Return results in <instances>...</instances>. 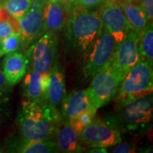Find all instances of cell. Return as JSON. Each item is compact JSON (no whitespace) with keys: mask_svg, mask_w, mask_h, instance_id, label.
I'll return each instance as SVG.
<instances>
[{"mask_svg":"<svg viewBox=\"0 0 153 153\" xmlns=\"http://www.w3.org/2000/svg\"><path fill=\"white\" fill-rule=\"evenodd\" d=\"M62 123L60 112L46 101H23L17 116L21 140L24 141L51 140Z\"/></svg>","mask_w":153,"mask_h":153,"instance_id":"obj_1","label":"cell"},{"mask_svg":"<svg viewBox=\"0 0 153 153\" xmlns=\"http://www.w3.org/2000/svg\"><path fill=\"white\" fill-rule=\"evenodd\" d=\"M104 27L97 11L73 8L68 11L65 25V48L74 57H85Z\"/></svg>","mask_w":153,"mask_h":153,"instance_id":"obj_2","label":"cell"},{"mask_svg":"<svg viewBox=\"0 0 153 153\" xmlns=\"http://www.w3.org/2000/svg\"><path fill=\"white\" fill-rule=\"evenodd\" d=\"M152 88V67L140 59L120 82L114 98L116 108L119 110L132 101L151 94Z\"/></svg>","mask_w":153,"mask_h":153,"instance_id":"obj_3","label":"cell"},{"mask_svg":"<svg viewBox=\"0 0 153 153\" xmlns=\"http://www.w3.org/2000/svg\"><path fill=\"white\" fill-rule=\"evenodd\" d=\"M116 116L106 123L121 131H140L150 126L152 120V94L133 100L121 108Z\"/></svg>","mask_w":153,"mask_h":153,"instance_id":"obj_4","label":"cell"},{"mask_svg":"<svg viewBox=\"0 0 153 153\" xmlns=\"http://www.w3.org/2000/svg\"><path fill=\"white\" fill-rule=\"evenodd\" d=\"M123 78L114 70L110 62L95 74L87 91L96 109L107 104L115 98Z\"/></svg>","mask_w":153,"mask_h":153,"instance_id":"obj_5","label":"cell"},{"mask_svg":"<svg viewBox=\"0 0 153 153\" xmlns=\"http://www.w3.org/2000/svg\"><path fill=\"white\" fill-rule=\"evenodd\" d=\"M58 41L56 33L45 32L30 45L27 52L28 65L39 73H48L57 62Z\"/></svg>","mask_w":153,"mask_h":153,"instance_id":"obj_6","label":"cell"},{"mask_svg":"<svg viewBox=\"0 0 153 153\" xmlns=\"http://www.w3.org/2000/svg\"><path fill=\"white\" fill-rule=\"evenodd\" d=\"M117 43L112 36L103 27L89 52L85 56L82 74L86 79H91L101 68L110 62Z\"/></svg>","mask_w":153,"mask_h":153,"instance_id":"obj_7","label":"cell"},{"mask_svg":"<svg viewBox=\"0 0 153 153\" xmlns=\"http://www.w3.org/2000/svg\"><path fill=\"white\" fill-rule=\"evenodd\" d=\"M79 140L89 148H108L122 141L120 132L96 116L92 121L80 132Z\"/></svg>","mask_w":153,"mask_h":153,"instance_id":"obj_8","label":"cell"},{"mask_svg":"<svg viewBox=\"0 0 153 153\" xmlns=\"http://www.w3.org/2000/svg\"><path fill=\"white\" fill-rule=\"evenodd\" d=\"M139 60L138 36L133 30H130L125 38L116 46L110 64L124 77Z\"/></svg>","mask_w":153,"mask_h":153,"instance_id":"obj_9","label":"cell"},{"mask_svg":"<svg viewBox=\"0 0 153 153\" xmlns=\"http://www.w3.org/2000/svg\"><path fill=\"white\" fill-rule=\"evenodd\" d=\"M99 13L103 26L118 45L131 30L120 5L115 0H108Z\"/></svg>","mask_w":153,"mask_h":153,"instance_id":"obj_10","label":"cell"},{"mask_svg":"<svg viewBox=\"0 0 153 153\" xmlns=\"http://www.w3.org/2000/svg\"><path fill=\"white\" fill-rule=\"evenodd\" d=\"M43 6L31 3L28 12L18 19L22 48L29 46L43 33Z\"/></svg>","mask_w":153,"mask_h":153,"instance_id":"obj_11","label":"cell"},{"mask_svg":"<svg viewBox=\"0 0 153 153\" xmlns=\"http://www.w3.org/2000/svg\"><path fill=\"white\" fill-rule=\"evenodd\" d=\"M60 106L61 118L63 122L67 123L71 122L83 112L96 109L87 89L75 90L68 94L65 97Z\"/></svg>","mask_w":153,"mask_h":153,"instance_id":"obj_12","label":"cell"},{"mask_svg":"<svg viewBox=\"0 0 153 153\" xmlns=\"http://www.w3.org/2000/svg\"><path fill=\"white\" fill-rule=\"evenodd\" d=\"M24 77L22 90L25 100L46 101L48 73L42 74L31 70Z\"/></svg>","mask_w":153,"mask_h":153,"instance_id":"obj_13","label":"cell"},{"mask_svg":"<svg viewBox=\"0 0 153 153\" xmlns=\"http://www.w3.org/2000/svg\"><path fill=\"white\" fill-rule=\"evenodd\" d=\"M66 96L65 79L62 69L56 62L48 72L46 101L55 109L59 110Z\"/></svg>","mask_w":153,"mask_h":153,"instance_id":"obj_14","label":"cell"},{"mask_svg":"<svg viewBox=\"0 0 153 153\" xmlns=\"http://www.w3.org/2000/svg\"><path fill=\"white\" fill-rule=\"evenodd\" d=\"M68 11L63 3L48 1L43 10V33L56 32L64 28Z\"/></svg>","mask_w":153,"mask_h":153,"instance_id":"obj_15","label":"cell"},{"mask_svg":"<svg viewBox=\"0 0 153 153\" xmlns=\"http://www.w3.org/2000/svg\"><path fill=\"white\" fill-rule=\"evenodd\" d=\"M28 60L23 53L13 52L6 55L3 61V73L11 86L16 85L27 72Z\"/></svg>","mask_w":153,"mask_h":153,"instance_id":"obj_16","label":"cell"},{"mask_svg":"<svg viewBox=\"0 0 153 153\" xmlns=\"http://www.w3.org/2000/svg\"><path fill=\"white\" fill-rule=\"evenodd\" d=\"M57 152L65 153L82 152L85 150L79 140V135L70 123L63 122L54 136Z\"/></svg>","mask_w":153,"mask_h":153,"instance_id":"obj_17","label":"cell"},{"mask_svg":"<svg viewBox=\"0 0 153 153\" xmlns=\"http://www.w3.org/2000/svg\"><path fill=\"white\" fill-rule=\"evenodd\" d=\"M127 20L130 28L140 36L148 22L140 5L134 3H118Z\"/></svg>","mask_w":153,"mask_h":153,"instance_id":"obj_18","label":"cell"},{"mask_svg":"<svg viewBox=\"0 0 153 153\" xmlns=\"http://www.w3.org/2000/svg\"><path fill=\"white\" fill-rule=\"evenodd\" d=\"M13 152L21 153H52L56 152L55 141L51 140L38 141H24L21 140L13 145Z\"/></svg>","mask_w":153,"mask_h":153,"instance_id":"obj_19","label":"cell"},{"mask_svg":"<svg viewBox=\"0 0 153 153\" xmlns=\"http://www.w3.org/2000/svg\"><path fill=\"white\" fill-rule=\"evenodd\" d=\"M138 49L140 59L145 60L153 66V26L148 23L145 30L138 36Z\"/></svg>","mask_w":153,"mask_h":153,"instance_id":"obj_20","label":"cell"},{"mask_svg":"<svg viewBox=\"0 0 153 153\" xmlns=\"http://www.w3.org/2000/svg\"><path fill=\"white\" fill-rule=\"evenodd\" d=\"M20 25L18 19L11 16L3 7H0V38L20 34Z\"/></svg>","mask_w":153,"mask_h":153,"instance_id":"obj_21","label":"cell"},{"mask_svg":"<svg viewBox=\"0 0 153 153\" xmlns=\"http://www.w3.org/2000/svg\"><path fill=\"white\" fill-rule=\"evenodd\" d=\"M31 3L30 0H4L2 7L11 16L19 19L28 12Z\"/></svg>","mask_w":153,"mask_h":153,"instance_id":"obj_22","label":"cell"},{"mask_svg":"<svg viewBox=\"0 0 153 153\" xmlns=\"http://www.w3.org/2000/svg\"><path fill=\"white\" fill-rule=\"evenodd\" d=\"M22 46L20 34H11L1 39L0 43V57L8 53L16 52Z\"/></svg>","mask_w":153,"mask_h":153,"instance_id":"obj_23","label":"cell"},{"mask_svg":"<svg viewBox=\"0 0 153 153\" xmlns=\"http://www.w3.org/2000/svg\"><path fill=\"white\" fill-rule=\"evenodd\" d=\"M96 109H91L87 111L83 112L77 117L72 120L70 123L72 126L76 133L79 135L80 132L83 130L86 126H87L96 117Z\"/></svg>","mask_w":153,"mask_h":153,"instance_id":"obj_24","label":"cell"},{"mask_svg":"<svg viewBox=\"0 0 153 153\" xmlns=\"http://www.w3.org/2000/svg\"><path fill=\"white\" fill-rule=\"evenodd\" d=\"M108 0H70L65 4L68 11L73 8L90 9L102 7Z\"/></svg>","mask_w":153,"mask_h":153,"instance_id":"obj_25","label":"cell"},{"mask_svg":"<svg viewBox=\"0 0 153 153\" xmlns=\"http://www.w3.org/2000/svg\"><path fill=\"white\" fill-rule=\"evenodd\" d=\"M140 7L144 11L148 23H152L153 18V0H143Z\"/></svg>","mask_w":153,"mask_h":153,"instance_id":"obj_26","label":"cell"},{"mask_svg":"<svg viewBox=\"0 0 153 153\" xmlns=\"http://www.w3.org/2000/svg\"><path fill=\"white\" fill-rule=\"evenodd\" d=\"M118 145L114 149L112 152L114 153H130L135 152V149L133 145L129 144L128 143H119Z\"/></svg>","mask_w":153,"mask_h":153,"instance_id":"obj_27","label":"cell"},{"mask_svg":"<svg viewBox=\"0 0 153 153\" xmlns=\"http://www.w3.org/2000/svg\"><path fill=\"white\" fill-rule=\"evenodd\" d=\"M11 86L6 79L3 72L0 70V98L7 94L9 90V87Z\"/></svg>","mask_w":153,"mask_h":153,"instance_id":"obj_28","label":"cell"},{"mask_svg":"<svg viewBox=\"0 0 153 153\" xmlns=\"http://www.w3.org/2000/svg\"><path fill=\"white\" fill-rule=\"evenodd\" d=\"M90 153H106L108 152L106 148H92L88 150Z\"/></svg>","mask_w":153,"mask_h":153,"instance_id":"obj_29","label":"cell"},{"mask_svg":"<svg viewBox=\"0 0 153 153\" xmlns=\"http://www.w3.org/2000/svg\"><path fill=\"white\" fill-rule=\"evenodd\" d=\"M48 0H30V1H31L32 3L37 4L43 6V7L45 5V4L48 2Z\"/></svg>","mask_w":153,"mask_h":153,"instance_id":"obj_30","label":"cell"},{"mask_svg":"<svg viewBox=\"0 0 153 153\" xmlns=\"http://www.w3.org/2000/svg\"><path fill=\"white\" fill-rule=\"evenodd\" d=\"M118 3H133L135 0H115Z\"/></svg>","mask_w":153,"mask_h":153,"instance_id":"obj_31","label":"cell"},{"mask_svg":"<svg viewBox=\"0 0 153 153\" xmlns=\"http://www.w3.org/2000/svg\"><path fill=\"white\" fill-rule=\"evenodd\" d=\"M51 1H54V2H60L64 4V0H48Z\"/></svg>","mask_w":153,"mask_h":153,"instance_id":"obj_32","label":"cell"},{"mask_svg":"<svg viewBox=\"0 0 153 153\" xmlns=\"http://www.w3.org/2000/svg\"><path fill=\"white\" fill-rule=\"evenodd\" d=\"M4 0H0V7H2Z\"/></svg>","mask_w":153,"mask_h":153,"instance_id":"obj_33","label":"cell"},{"mask_svg":"<svg viewBox=\"0 0 153 153\" xmlns=\"http://www.w3.org/2000/svg\"><path fill=\"white\" fill-rule=\"evenodd\" d=\"M143 0H135V2H136L137 4V3H141V1H142Z\"/></svg>","mask_w":153,"mask_h":153,"instance_id":"obj_34","label":"cell"},{"mask_svg":"<svg viewBox=\"0 0 153 153\" xmlns=\"http://www.w3.org/2000/svg\"><path fill=\"white\" fill-rule=\"evenodd\" d=\"M68 1H70V0H64V4H65L66 2H68Z\"/></svg>","mask_w":153,"mask_h":153,"instance_id":"obj_35","label":"cell"},{"mask_svg":"<svg viewBox=\"0 0 153 153\" xmlns=\"http://www.w3.org/2000/svg\"><path fill=\"white\" fill-rule=\"evenodd\" d=\"M3 152V150H2V149H1V148H0V152Z\"/></svg>","mask_w":153,"mask_h":153,"instance_id":"obj_36","label":"cell"},{"mask_svg":"<svg viewBox=\"0 0 153 153\" xmlns=\"http://www.w3.org/2000/svg\"><path fill=\"white\" fill-rule=\"evenodd\" d=\"M1 38H0V43H1Z\"/></svg>","mask_w":153,"mask_h":153,"instance_id":"obj_37","label":"cell"}]
</instances>
